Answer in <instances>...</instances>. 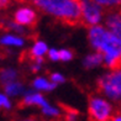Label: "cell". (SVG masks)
I'll use <instances>...</instances> for the list:
<instances>
[{
    "label": "cell",
    "instance_id": "obj_1",
    "mask_svg": "<svg viewBox=\"0 0 121 121\" xmlns=\"http://www.w3.org/2000/svg\"><path fill=\"white\" fill-rule=\"evenodd\" d=\"M88 41L93 51L103 54L104 65L109 69L120 67L121 62V38L109 31L105 25L88 27Z\"/></svg>",
    "mask_w": 121,
    "mask_h": 121
},
{
    "label": "cell",
    "instance_id": "obj_2",
    "mask_svg": "<svg viewBox=\"0 0 121 121\" xmlns=\"http://www.w3.org/2000/svg\"><path fill=\"white\" fill-rule=\"evenodd\" d=\"M34 6L51 17L65 24H78L80 21L79 0H31Z\"/></svg>",
    "mask_w": 121,
    "mask_h": 121
},
{
    "label": "cell",
    "instance_id": "obj_3",
    "mask_svg": "<svg viewBox=\"0 0 121 121\" xmlns=\"http://www.w3.org/2000/svg\"><path fill=\"white\" fill-rule=\"evenodd\" d=\"M99 94L115 104H121V68L109 69L96 82Z\"/></svg>",
    "mask_w": 121,
    "mask_h": 121
},
{
    "label": "cell",
    "instance_id": "obj_4",
    "mask_svg": "<svg viewBox=\"0 0 121 121\" xmlns=\"http://www.w3.org/2000/svg\"><path fill=\"white\" fill-rule=\"evenodd\" d=\"M88 115L90 121H111L115 115L112 103L101 94H93L88 100Z\"/></svg>",
    "mask_w": 121,
    "mask_h": 121
},
{
    "label": "cell",
    "instance_id": "obj_5",
    "mask_svg": "<svg viewBox=\"0 0 121 121\" xmlns=\"http://www.w3.org/2000/svg\"><path fill=\"white\" fill-rule=\"evenodd\" d=\"M80 6V22L88 27L103 25L106 11L94 0H79Z\"/></svg>",
    "mask_w": 121,
    "mask_h": 121
},
{
    "label": "cell",
    "instance_id": "obj_6",
    "mask_svg": "<svg viewBox=\"0 0 121 121\" xmlns=\"http://www.w3.org/2000/svg\"><path fill=\"white\" fill-rule=\"evenodd\" d=\"M14 21L24 27H31L37 22V10L35 6L21 5L14 13Z\"/></svg>",
    "mask_w": 121,
    "mask_h": 121
},
{
    "label": "cell",
    "instance_id": "obj_7",
    "mask_svg": "<svg viewBox=\"0 0 121 121\" xmlns=\"http://www.w3.org/2000/svg\"><path fill=\"white\" fill-rule=\"evenodd\" d=\"M104 25L115 36L121 38V9L108 11L104 20Z\"/></svg>",
    "mask_w": 121,
    "mask_h": 121
},
{
    "label": "cell",
    "instance_id": "obj_8",
    "mask_svg": "<svg viewBox=\"0 0 121 121\" xmlns=\"http://www.w3.org/2000/svg\"><path fill=\"white\" fill-rule=\"evenodd\" d=\"M21 103H22L24 106H37V108L42 109L43 106H46L49 101L45 98V95H43L42 93L36 91V90H31V91L25 93Z\"/></svg>",
    "mask_w": 121,
    "mask_h": 121
},
{
    "label": "cell",
    "instance_id": "obj_9",
    "mask_svg": "<svg viewBox=\"0 0 121 121\" xmlns=\"http://www.w3.org/2000/svg\"><path fill=\"white\" fill-rule=\"evenodd\" d=\"M83 67L85 69H95L98 67L104 64V58H103V54L93 51L90 53H88L86 56L83 58Z\"/></svg>",
    "mask_w": 121,
    "mask_h": 121
},
{
    "label": "cell",
    "instance_id": "obj_10",
    "mask_svg": "<svg viewBox=\"0 0 121 121\" xmlns=\"http://www.w3.org/2000/svg\"><path fill=\"white\" fill-rule=\"evenodd\" d=\"M49 51V47L47 46V43L42 40H36L34 42V45L30 48V57L32 59H38V58H45Z\"/></svg>",
    "mask_w": 121,
    "mask_h": 121
},
{
    "label": "cell",
    "instance_id": "obj_11",
    "mask_svg": "<svg viewBox=\"0 0 121 121\" xmlns=\"http://www.w3.org/2000/svg\"><path fill=\"white\" fill-rule=\"evenodd\" d=\"M32 88H34L36 91L47 93V91L54 90L57 88V85L53 84L49 78H46V77H36V78L32 80Z\"/></svg>",
    "mask_w": 121,
    "mask_h": 121
},
{
    "label": "cell",
    "instance_id": "obj_12",
    "mask_svg": "<svg viewBox=\"0 0 121 121\" xmlns=\"http://www.w3.org/2000/svg\"><path fill=\"white\" fill-rule=\"evenodd\" d=\"M0 45L6 47H22L25 45V38L20 35L8 32L0 37Z\"/></svg>",
    "mask_w": 121,
    "mask_h": 121
},
{
    "label": "cell",
    "instance_id": "obj_13",
    "mask_svg": "<svg viewBox=\"0 0 121 121\" xmlns=\"http://www.w3.org/2000/svg\"><path fill=\"white\" fill-rule=\"evenodd\" d=\"M25 91H26L25 85L21 83V82H19V80L4 85V93L8 96H19L21 94H24Z\"/></svg>",
    "mask_w": 121,
    "mask_h": 121
},
{
    "label": "cell",
    "instance_id": "obj_14",
    "mask_svg": "<svg viewBox=\"0 0 121 121\" xmlns=\"http://www.w3.org/2000/svg\"><path fill=\"white\" fill-rule=\"evenodd\" d=\"M63 111H64V110H62L59 106L52 105L51 103H48L46 106H43L41 109L42 115L45 117H47V119H59L63 115Z\"/></svg>",
    "mask_w": 121,
    "mask_h": 121
},
{
    "label": "cell",
    "instance_id": "obj_15",
    "mask_svg": "<svg viewBox=\"0 0 121 121\" xmlns=\"http://www.w3.org/2000/svg\"><path fill=\"white\" fill-rule=\"evenodd\" d=\"M19 73L17 70L14 68H5L3 70H0V83H3L4 85L10 84L13 82L17 80Z\"/></svg>",
    "mask_w": 121,
    "mask_h": 121
},
{
    "label": "cell",
    "instance_id": "obj_16",
    "mask_svg": "<svg viewBox=\"0 0 121 121\" xmlns=\"http://www.w3.org/2000/svg\"><path fill=\"white\" fill-rule=\"evenodd\" d=\"M94 1L108 11L121 8V0H94Z\"/></svg>",
    "mask_w": 121,
    "mask_h": 121
},
{
    "label": "cell",
    "instance_id": "obj_17",
    "mask_svg": "<svg viewBox=\"0 0 121 121\" xmlns=\"http://www.w3.org/2000/svg\"><path fill=\"white\" fill-rule=\"evenodd\" d=\"M5 27L11 31L13 34H16V35H22L26 32V27L19 25L17 22H15L14 20H9V21H5Z\"/></svg>",
    "mask_w": 121,
    "mask_h": 121
},
{
    "label": "cell",
    "instance_id": "obj_18",
    "mask_svg": "<svg viewBox=\"0 0 121 121\" xmlns=\"http://www.w3.org/2000/svg\"><path fill=\"white\" fill-rule=\"evenodd\" d=\"M73 59V52L68 48H59V62H69Z\"/></svg>",
    "mask_w": 121,
    "mask_h": 121
},
{
    "label": "cell",
    "instance_id": "obj_19",
    "mask_svg": "<svg viewBox=\"0 0 121 121\" xmlns=\"http://www.w3.org/2000/svg\"><path fill=\"white\" fill-rule=\"evenodd\" d=\"M63 116L65 121H78L79 119V112L73 109H67L63 111Z\"/></svg>",
    "mask_w": 121,
    "mask_h": 121
},
{
    "label": "cell",
    "instance_id": "obj_20",
    "mask_svg": "<svg viewBox=\"0 0 121 121\" xmlns=\"http://www.w3.org/2000/svg\"><path fill=\"white\" fill-rule=\"evenodd\" d=\"M49 79H51V82L53 84L56 85H60V84H64L65 83V77L59 73V72H53L49 74Z\"/></svg>",
    "mask_w": 121,
    "mask_h": 121
},
{
    "label": "cell",
    "instance_id": "obj_21",
    "mask_svg": "<svg viewBox=\"0 0 121 121\" xmlns=\"http://www.w3.org/2000/svg\"><path fill=\"white\" fill-rule=\"evenodd\" d=\"M30 68H31V70H32L34 73H38V72H41L42 68H43V58L32 59Z\"/></svg>",
    "mask_w": 121,
    "mask_h": 121
},
{
    "label": "cell",
    "instance_id": "obj_22",
    "mask_svg": "<svg viewBox=\"0 0 121 121\" xmlns=\"http://www.w3.org/2000/svg\"><path fill=\"white\" fill-rule=\"evenodd\" d=\"M11 108V101H10L9 96L5 93H0V109L9 110Z\"/></svg>",
    "mask_w": 121,
    "mask_h": 121
},
{
    "label": "cell",
    "instance_id": "obj_23",
    "mask_svg": "<svg viewBox=\"0 0 121 121\" xmlns=\"http://www.w3.org/2000/svg\"><path fill=\"white\" fill-rule=\"evenodd\" d=\"M47 57L52 62H59V48H49Z\"/></svg>",
    "mask_w": 121,
    "mask_h": 121
},
{
    "label": "cell",
    "instance_id": "obj_24",
    "mask_svg": "<svg viewBox=\"0 0 121 121\" xmlns=\"http://www.w3.org/2000/svg\"><path fill=\"white\" fill-rule=\"evenodd\" d=\"M10 3H11V0H0V10H4V9H6Z\"/></svg>",
    "mask_w": 121,
    "mask_h": 121
},
{
    "label": "cell",
    "instance_id": "obj_25",
    "mask_svg": "<svg viewBox=\"0 0 121 121\" xmlns=\"http://www.w3.org/2000/svg\"><path fill=\"white\" fill-rule=\"evenodd\" d=\"M111 121H121V111H119V112H115V115L112 116Z\"/></svg>",
    "mask_w": 121,
    "mask_h": 121
},
{
    "label": "cell",
    "instance_id": "obj_26",
    "mask_svg": "<svg viewBox=\"0 0 121 121\" xmlns=\"http://www.w3.org/2000/svg\"><path fill=\"white\" fill-rule=\"evenodd\" d=\"M21 121H38V120L36 117H34V116H30V117H26L24 120H21Z\"/></svg>",
    "mask_w": 121,
    "mask_h": 121
},
{
    "label": "cell",
    "instance_id": "obj_27",
    "mask_svg": "<svg viewBox=\"0 0 121 121\" xmlns=\"http://www.w3.org/2000/svg\"><path fill=\"white\" fill-rule=\"evenodd\" d=\"M120 68H121V62H120Z\"/></svg>",
    "mask_w": 121,
    "mask_h": 121
}]
</instances>
